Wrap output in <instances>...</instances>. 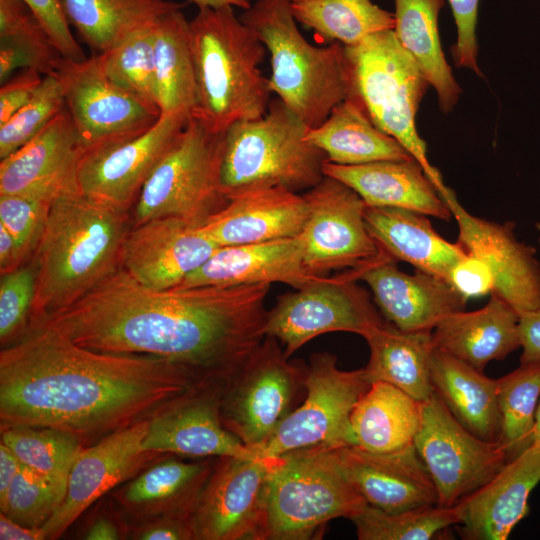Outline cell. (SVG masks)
<instances>
[{
    "label": "cell",
    "mask_w": 540,
    "mask_h": 540,
    "mask_svg": "<svg viewBox=\"0 0 540 540\" xmlns=\"http://www.w3.org/2000/svg\"><path fill=\"white\" fill-rule=\"evenodd\" d=\"M271 284L156 291L123 268L37 325L82 347L167 360L202 382L227 384L265 338Z\"/></svg>",
    "instance_id": "obj_1"
},
{
    "label": "cell",
    "mask_w": 540,
    "mask_h": 540,
    "mask_svg": "<svg viewBox=\"0 0 540 540\" xmlns=\"http://www.w3.org/2000/svg\"><path fill=\"white\" fill-rule=\"evenodd\" d=\"M200 381L167 360L75 344L36 325L0 353V427H50L84 440L151 418Z\"/></svg>",
    "instance_id": "obj_2"
},
{
    "label": "cell",
    "mask_w": 540,
    "mask_h": 540,
    "mask_svg": "<svg viewBox=\"0 0 540 540\" xmlns=\"http://www.w3.org/2000/svg\"><path fill=\"white\" fill-rule=\"evenodd\" d=\"M131 225L129 211L78 189L55 197L33 256L37 282L30 328L74 304L120 268Z\"/></svg>",
    "instance_id": "obj_3"
},
{
    "label": "cell",
    "mask_w": 540,
    "mask_h": 540,
    "mask_svg": "<svg viewBox=\"0 0 540 540\" xmlns=\"http://www.w3.org/2000/svg\"><path fill=\"white\" fill-rule=\"evenodd\" d=\"M189 26L197 84L192 115L225 132L236 121L265 114L272 91L259 65L266 48L233 7L198 8Z\"/></svg>",
    "instance_id": "obj_4"
},
{
    "label": "cell",
    "mask_w": 540,
    "mask_h": 540,
    "mask_svg": "<svg viewBox=\"0 0 540 540\" xmlns=\"http://www.w3.org/2000/svg\"><path fill=\"white\" fill-rule=\"evenodd\" d=\"M239 18L270 54L271 91L309 128L322 124L350 92L345 47L310 44L297 27L291 0H256Z\"/></svg>",
    "instance_id": "obj_5"
},
{
    "label": "cell",
    "mask_w": 540,
    "mask_h": 540,
    "mask_svg": "<svg viewBox=\"0 0 540 540\" xmlns=\"http://www.w3.org/2000/svg\"><path fill=\"white\" fill-rule=\"evenodd\" d=\"M309 127L280 98L262 116L225 131L222 188L229 196L252 188L309 190L325 176V153L306 140Z\"/></svg>",
    "instance_id": "obj_6"
},
{
    "label": "cell",
    "mask_w": 540,
    "mask_h": 540,
    "mask_svg": "<svg viewBox=\"0 0 540 540\" xmlns=\"http://www.w3.org/2000/svg\"><path fill=\"white\" fill-rule=\"evenodd\" d=\"M350 92L372 122L395 138L420 163L445 200L453 191L427 157V146L416 127V114L429 83L393 30L371 34L354 46H344ZM348 95V96H349Z\"/></svg>",
    "instance_id": "obj_7"
},
{
    "label": "cell",
    "mask_w": 540,
    "mask_h": 540,
    "mask_svg": "<svg viewBox=\"0 0 540 540\" xmlns=\"http://www.w3.org/2000/svg\"><path fill=\"white\" fill-rule=\"evenodd\" d=\"M365 505L346 479L335 449L287 453L269 478L261 540L312 539L331 520H350Z\"/></svg>",
    "instance_id": "obj_8"
},
{
    "label": "cell",
    "mask_w": 540,
    "mask_h": 540,
    "mask_svg": "<svg viewBox=\"0 0 540 540\" xmlns=\"http://www.w3.org/2000/svg\"><path fill=\"white\" fill-rule=\"evenodd\" d=\"M225 132L191 115L176 142L146 180L131 227L177 217L200 226L228 202L221 182Z\"/></svg>",
    "instance_id": "obj_9"
},
{
    "label": "cell",
    "mask_w": 540,
    "mask_h": 540,
    "mask_svg": "<svg viewBox=\"0 0 540 540\" xmlns=\"http://www.w3.org/2000/svg\"><path fill=\"white\" fill-rule=\"evenodd\" d=\"M307 366L289 360L281 344L265 336L225 387L220 416L223 426L259 454L305 391ZM260 455V454H259Z\"/></svg>",
    "instance_id": "obj_10"
},
{
    "label": "cell",
    "mask_w": 540,
    "mask_h": 540,
    "mask_svg": "<svg viewBox=\"0 0 540 540\" xmlns=\"http://www.w3.org/2000/svg\"><path fill=\"white\" fill-rule=\"evenodd\" d=\"M364 368L344 371L329 352L314 353L307 366L305 398L281 423L260 455L279 457L311 449L356 446L350 416L370 388Z\"/></svg>",
    "instance_id": "obj_11"
},
{
    "label": "cell",
    "mask_w": 540,
    "mask_h": 540,
    "mask_svg": "<svg viewBox=\"0 0 540 540\" xmlns=\"http://www.w3.org/2000/svg\"><path fill=\"white\" fill-rule=\"evenodd\" d=\"M344 271L277 297L267 312L265 335L275 338L287 357L313 338L329 332L364 337L385 322L372 296Z\"/></svg>",
    "instance_id": "obj_12"
},
{
    "label": "cell",
    "mask_w": 540,
    "mask_h": 540,
    "mask_svg": "<svg viewBox=\"0 0 540 540\" xmlns=\"http://www.w3.org/2000/svg\"><path fill=\"white\" fill-rule=\"evenodd\" d=\"M415 449L438 494V505L451 507L491 481L507 463L498 442L467 430L434 394L422 402Z\"/></svg>",
    "instance_id": "obj_13"
},
{
    "label": "cell",
    "mask_w": 540,
    "mask_h": 540,
    "mask_svg": "<svg viewBox=\"0 0 540 540\" xmlns=\"http://www.w3.org/2000/svg\"><path fill=\"white\" fill-rule=\"evenodd\" d=\"M51 75L62 87L83 151L139 135L161 116L158 106L112 83L97 53L82 60L61 56Z\"/></svg>",
    "instance_id": "obj_14"
},
{
    "label": "cell",
    "mask_w": 540,
    "mask_h": 540,
    "mask_svg": "<svg viewBox=\"0 0 540 540\" xmlns=\"http://www.w3.org/2000/svg\"><path fill=\"white\" fill-rule=\"evenodd\" d=\"M304 196L308 218L299 236L309 273H357L385 254L366 227V204L351 187L325 175Z\"/></svg>",
    "instance_id": "obj_15"
},
{
    "label": "cell",
    "mask_w": 540,
    "mask_h": 540,
    "mask_svg": "<svg viewBox=\"0 0 540 540\" xmlns=\"http://www.w3.org/2000/svg\"><path fill=\"white\" fill-rule=\"evenodd\" d=\"M280 456H223L190 515L194 540H261L269 478Z\"/></svg>",
    "instance_id": "obj_16"
},
{
    "label": "cell",
    "mask_w": 540,
    "mask_h": 540,
    "mask_svg": "<svg viewBox=\"0 0 540 540\" xmlns=\"http://www.w3.org/2000/svg\"><path fill=\"white\" fill-rule=\"evenodd\" d=\"M190 116L161 114L139 135L84 150L76 170L78 191L130 212L146 180L176 142Z\"/></svg>",
    "instance_id": "obj_17"
},
{
    "label": "cell",
    "mask_w": 540,
    "mask_h": 540,
    "mask_svg": "<svg viewBox=\"0 0 540 540\" xmlns=\"http://www.w3.org/2000/svg\"><path fill=\"white\" fill-rule=\"evenodd\" d=\"M149 419L116 430L81 450L65 497L41 527L43 539L59 538L101 496L167 455L143 449Z\"/></svg>",
    "instance_id": "obj_18"
},
{
    "label": "cell",
    "mask_w": 540,
    "mask_h": 540,
    "mask_svg": "<svg viewBox=\"0 0 540 540\" xmlns=\"http://www.w3.org/2000/svg\"><path fill=\"white\" fill-rule=\"evenodd\" d=\"M444 201L458 224L457 242L492 272L491 293L508 303L519 316L540 309V262L536 249L517 239L514 223H498L472 215L459 203L455 193Z\"/></svg>",
    "instance_id": "obj_19"
},
{
    "label": "cell",
    "mask_w": 540,
    "mask_h": 540,
    "mask_svg": "<svg viewBox=\"0 0 540 540\" xmlns=\"http://www.w3.org/2000/svg\"><path fill=\"white\" fill-rule=\"evenodd\" d=\"M227 384L202 383L149 419L143 449L190 457L258 456L222 424L220 405Z\"/></svg>",
    "instance_id": "obj_20"
},
{
    "label": "cell",
    "mask_w": 540,
    "mask_h": 540,
    "mask_svg": "<svg viewBox=\"0 0 540 540\" xmlns=\"http://www.w3.org/2000/svg\"><path fill=\"white\" fill-rule=\"evenodd\" d=\"M218 248L197 225L177 217L156 218L129 229L120 267L148 289L170 290Z\"/></svg>",
    "instance_id": "obj_21"
},
{
    "label": "cell",
    "mask_w": 540,
    "mask_h": 540,
    "mask_svg": "<svg viewBox=\"0 0 540 540\" xmlns=\"http://www.w3.org/2000/svg\"><path fill=\"white\" fill-rule=\"evenodd\" d=\"M388 254L357 272L370 288L382 317L404 331H432L447 315L465 310L467 299L447 280L398 269Z\"/></svg>",
    "instance_id": "obj_22"
},
{
    "label": "cell",
    "mask_w": 540,
    "mask_h": 540,
    "mask_svg": "<svg viewBox=\"0 0 540 540\" xmlns=\"http://www.w3.org/2000/svg\"><path fill=\"white\" fill-rule=\"evenodd\" d=\"M335 450L346 479L368 505L386 513L438 505L436 487L414 444L389 453L358 446Z\"/></svg>",
    "instance_id": "obj_23"
},
{
    "label": "cell",
    "mask_w": 540,
    "mask_h": 540,
    "mask_svg": "<svg viewBox=\"0 0 540 540\" xmlns=\"http://www.w3.org/2000/svg\"><path fill=\"white\" fill-rule=\"evenodd\" d=\"M308 218L304 194L283 187L237 192L206 219L200 231L219 247L261 243L299 236Z\"/></svg>",
    "instance_id": "obj_24"
},
{
    "label": "cell",
    "mask_w": 540,
    "mask_h": 540,
    "mask_svg": "<svg viewBox=\"0 0 540 540\" xmlns=\"http://www.w3.org/2000/svg\"><path fill=\"white\" fill-rule=\"evenodd\" d=\"M83 153L65 108L33 139L0 162V195L77 189L76 170Z\"/></svg>",
    "instance_id": "obj_25"
},
{
    "label": "cell",
    "mask_w": 540,
    "mask_h": 540,
    "mask_svg": "<svg viewBox=\"0 0 540 540\" xmlns=\"http://www.w3.org/2000/svg\"><path fill=\"white\" fill-rule=\"evenodd\" d=\"M303 263L300 236L261 243L219 247L174 289L284 283L294 289L321 279Z\"/></svg>",
    "instance_id": "obj_26"
},
{
    "label": "cell",
    "mask_w": 540,
    "mask_h": 540,
    "mask_svg": "<svg viewBox=\"0 0 540 540\" xmlns=\"http://www.w3.org/2000/svg\"><path fill=\"white\" fill-rule=\"evenodd\" d=\"M540 482V444L507 462L499 473L466 500L455 528L466 540H505L529 512V496Z\"/></svg>",
    "instance_id": "obj_27"
},
{
    "label": "cell",
    "mask_w": 540,
    "mask_h": 540,
    "mask_svg": "<svg viewBox=\"0 0 540 540\" xmlns=\"http://www.w3.org/2000/svg\"><path fill=\"white\" fill-rule=\"evenodd\" d=\"M162 457L113 496L132 525L157 517L190 518L216 461Z\"/></svg>",
    "instance_id": "obj_28"
},
{
    "label": "cell",
    "mask_w": 540,
    "mask_h": 540,
    "mask_svg": "<svg viewBox=\"0 0 540 540\" xmlns=\"http://www.w3.org/2000/svg\"><path fill=\"white\" fill-rule=\"evenodd\" d=\"M324 174L345 183L369 207H396L450 221L452 212L416 160L359 165L326 162Z\"/></svg>",
    "instance_id": "obj_29"
},
{
    "label": "cell",
    "mask_w": 540,
    "mask_h": 540,
    "mask_svg": "<svg viewBox=\"0 0 540 540\" xmlns=\"http://www.w3.org/2000/svg\"><path fill=\"white\" fill-rule=\"evenodd\" d=\"M520 316L503 299L491 293L482 308L460 310L433 328L432 343L470 366L483 371L488 363L505 359L521 347Z\"/></svg>",
    "instance_id": "obj_30"
},
{
    "label": "cell",
    "mask_w": 540,
    "mask_h": 540,
    "mask_svg": "<svg viewBox=\"0 0 540 540\" xmlns=\"http://www.w3.org/2000/svg\"><path fill=\"white\" fill-rule=\"evenodd\" d=\"M366 227L381 250L448 281L453 267L467 253L458 243L444 239L426 215L404 208L366 207Z\"/></svg>",
    "instance_id": "obj_31"
},
{
    "label": "cell",
    "mask_w": 540,
    "mask_h": 540,
    "mask_svg": "<svg viewBox=\"0 0 540 540\" xmlns=\"http://www.w3.org/2000/svg\"><path fill=\"white\" fill-rule=\"evenodd\" d=\"M305 138L335 164L416 160L400 142L372 122L353 95L337 104L322 124L309 128Z\"/></svg>",
    "instance_id": "obj_32"
},
{
    "label": "cell",
    "mask_w": 540,
    "mask_h": 540,
    "mask_svg": "<svg viewBox=\"0 0 540 540\" xmlns=\"http://www.w3.org/2000/svg\"><path fill=\"white\" fill-rule=\"evenodd\" d=\"M430 376L434 392L458 422L483 440L499 441L497 379L435 348Z\"/></svg>",
    "instance_id": "obj_33"
},
{
    "label": "cell",
    "mask_w": 540,
    "mask_h": 540,
    "mask_svg": "<svg viewBox=\"0 0 540 540\" xmlns=\"http://www.w3.org/2000/svg\"><path fill=\"white\" fill-rule=\"evenodd\" d=\"M431 332L404 331L385 320L366 334L370 357L364 370L370 383L392 384L420 402L429 399L434 394Z\"/></svg>",
    "instance_id": "obj_34"
},
{
    "label": "cell",
    "mask_w": 540,
    "mask_h": 540,
    "mask_svg": "<svg viewBox=\"0 0 540 540\" xmlns=\"http://www.w3.org/2000/svg\"><path fill=\"white\" fill-rule=\"evenodd\" d=\"M421 405L392 384L373 382L350 416L356 446L373 453H389L413 445Z\"/></svg>",
    "instance_id": "obj_35"
},
{
    "label": "cell",
    "mask_w": 540,
    "mask_h": 540,
    "mask_svg": "<svg viewBox=\"0 0 540 540\" xmlns=\"http://www.w3.org/2000/svg\"><path fill=\"white\" fill-rule=\"evenodd\" d=\"M444 4L445 0H394L393 31L435 89L439 109L447 114L457 104L462 90L441 47L438 17Z\"/></svg>",
    "instance_id": "obj_36"
},
{
    "label": "cell",
    "mask_w": 540,
    "mask_h": 540,
    "mask_svg": "<svg viewBox=\"0 0 540 540\" xmlns=\"http://www.w3.org/2000/svg\"><path fill=\"white\" fill-rule=\"evenodd\" d=\"M66 15L81 39L97 53L158 22L185 4L168 0H63Z\"/></svg>",
    "instance_id": "obj_37"
},
{
    "label": "cell",
    "mask_w": 540,
    "mask_h": 540,
    "mask_svg": "<svg viewBox=\"0 0 540 540\" xmlns=\"http://www.w3.org/2000/svg\"><path fill=\"white\" fill-rule=\"evenodd\" d=\"M157 104L161 114L192 115L197 106V84L189 21L182 9L164 15L154 39Z\"/></svg>",
    "instance_id": "obj_38"
},
{
    "label": "cell",
    "mask_w": 540,
    "mask_h": 540,
    "mask_svg": "<svg viewBox=\"0 0 540 540\" xmlns=\"http://www.w3.org/2000/svg\"><path fill=\"white\" fill-rule=\"evenodd\" d=\"M291 10L296 21L328 44L354 46L395 27L394 13L372 0H291Z\"/></svg>",
    "instance_id": "obj_39"
},
{
    "label": "cell",
    "mask_w": 540,
    "mask_h": 540,
    "mask_svg": "<svg viewBox=\"0 0 540 540\" xmlns=\"http://www.w3.org/2000/svg\"><path fill=\"white\" fill-rule=\"evenodd\" d=\"M1 442L63 500L72 466L84 448L77 435L50 427L14 426L1 430Z\"/></svg>",
    "instance_id": "obj_40"
},
{
    "label": "cell",
    "mask_w": 540,
    "mask_h": 540,
    "mask_svg": "<svg viewBox=\"0 0 540 540\" xmlns=\"http://www.w3.org/2000/svg\"><path fill=\"white\" fill-rule=\"evenodd\" d=\"M501 431L499 444L507 462L534 443L536 413L540 401V360L520 363L497 379Z\"/></svg>",
    "instance_id": "obj_41"
},
{
    "label": "cell",
    "mask_w": 540,
    "mask_h": 540,
    "mask_svg": "<svg viewBox=\"0 0 540 540\" xmlns=\"http://www.w3.org/2000/svg\"><path fill=\"white\" fill-rule=\"evenodd\" d=\"M466 500L451 507L427 506L386 513L365 505L350 520L359 540H430L463 520Z\"/></svg>",
    "instance_id": "obj_42"
},
{
    "label": "cell",
    "mask_w": 540,
    "mask_h": 540,
    "mask_svg": "<svg viewBox=\"0 0 540 540\" xmlns=\"http://www.w3.org/2000/svg\"><path fill=\"white\" fill-rule=\"evenodd\" d=\"M157 23L97 53L102 70L112 83L156 106L154 39Z\"/></svg>",
    "instance_id": "obj_43"
},
{
    "label": "cell",
    "mask_w": 540,
    "mask_h": 540,
    "mask_svg": "<svg viewBox=\"0 0 540 540\" xmlns=\"http://www.w3.org/2000/svg\"><path fill=\"white\" fill-rule=\"evenodd\" d=\"M62 87L54 75H45L35 96L0 125V160L40 133L63 109Z\"/></svg>",
    "instance_id": "obj_44"
},
{
    "label": "cell",
    "mask_w": 540,
    "mask_h": 540,
    "mask_svg": "<svg viewBox=\"0 0 540 540\" xmlns=\"http://www.w3.org/2000/svg\"><path fill=\"white\" fill-rule=\"evenodd\" d=\"M37 264L33 258L19 268L1 274L0 342L6 347L27 334L36 294Z\"/></svg>",
    "instance_id": "obj_45"
},
{
    "label": "cell",
    "mask_w": 540,
    "mask_h": 540,
    "mask_svg": "<svg viewBox=\"0 0 540 540\" xmlns=\"http://www.w3.org/2000/svg\"><path fill=\"white\" fill-rule=\"evenodd\" d=\"M61 502V497L45 479L22 465L0 498V509L24 527L41 528Z\"/></svg>",
    "instance_id": "obj_46"
},
{
    "label": "cell",
    "mask_w": 540,
    "mask_h": 540,
    "mask_svg": "<svg viewBox=\"0 0 540 540\" xmlns=\"http://www.w3.org/2000/svg\"><path fill=\"white\" fill-rule=\"evenodd\" d=\"M56 196L46 192L0 195V224L16 239L27 261L36 252Z\"/></svg>",
    "instance_id": "obj_47"
},
{
    "label": "cell",
    "mask_w": 540,
    "mask_h": 540,
    "mask_svg": "<svg viewBox=\"0 0 540 540\" xmlns=\"http://www.w3.org/2000/svg\"><path fill=\"white\" fill-rule=\"evenodd\" d=\"M0 43H8L32 54L43 75H51L61 57L47 33L22 0H0Z\"/></svg>",
    "instance_id": "obj_48"
},
{
    "label": "cell",
    "mask_w": 540,
    "mask_h": 540,
    "mask_svg": "<svg viewBox=\"0 0 540 540\" xmlns=\"http://www.w3.org/2000/svg\"><path fill=\"white\" fill-rule=\"evenodd\" d=\"M39 21L51 42L64 58H86L70 29L63 0H22Z\"/></svg>",
    "instance_id": "obj_49"
},
{
    "label": "cell",
    "mask_w": 540,
    "mask_h": 540,
    "mask_svg": "<svg viewBox=\"0 0 540 540\" xmlns=\"http://www.w3.org/2000/svg\"><path fill=\"white\" fill-rule=\"evenodd\" d=\"M479 1L448 0L457 28V39L451 47V55L456 67L466 68L484 78L477 61L476 27Z\"/></svg>",
    "instance_id": "obj_50"
},
{
    "label": "cell",
    "mask_w": 540,
    "mask_h": 540,
    "mask_svg": "<svg viewBox=\"0 0 540 540\" xmlns=\"http://www.w3.org/2000/svg\"><path fill=\"white\" fill-rule=\"evenodd\" d=\"M448 282L467 300L491 294L494 277L479 258L467 254L451 270Z\"/></svg>",
    "instance_id": "obj_51"
},
{
    "label": "cell",
    "mask_w": 540,
    "mask_h": 540,
    "mask_svg": "<svg viewBox=\"0 0 540 540\" xmlns=\"http://www.w3.org/2000/svg\"><path fill=\"white\" fill-rule=\"evenodd\" d=\"M44 75L35 69H22L0 89V125L25 106L42 85Z\"/></svg>",
    "instance_id": "obj_52"
},
{
    "label": "cell",
    "mask_w": 540,
    "mask_h": 540,
    "mask_svg": "<svg viewBox=\"0 0 540 540\" xmlns=\"http://www.w3.org/2000/svg\"><path fill=\"white\" fill-rule=\"evenodd\" d=\"M130 538L138 540H194L190 518L164 516L132 525Z\"/></svg>",
    "instance_id": "obj_53"
},
{
    "label": "cell",
    "mask_w": 540,
    "mask_h": 540,
    "mask_svg": "<svg viewBox=\"0 0 540 540\" xmlns=\"http://www.w3.org/2000/svg\"><path fill=\"white\" fill-rule=\"evenodd\" d=\"M519 331L522 349L520 363L540 360V309L520 316Z\"/></svg>",
    "instance_id": "obj_54"
},
{
    "label": "cell",
    "mask_w": 540,
    "mask_h": 540,
    "mask_svg": "<svg viewBox=\"0 0 540 540\" xmlns=\"http://www.w3.org/2000/svg\"><path fill=\"white\" fill-rule=\"evenodd\" d=\"M28 262L16 239L0 224V272L13 271Z\"/></svg>",
    "instance_id": "obj_55"
},
{
    "label": "cell",
    "mask_w": 540,
    "mask_h": 540,
    "mask_svg": "<svg viewBox=\"0 0 540 540\" xmlns=\"http://www.w3.org/2000/svg\"><path fill=\"white\" fill-rule=\"evenodd\" d=\"M22 467L12 450L0 443V498L3 497Z\"/></svg>",
    "instance_id": "obj_56"
},
{
    "label": "cell",
    "mask_w": 540,
    "mask_h": 540,
    "mask_svg": "<svg viewBox=\"0 0 540 540\" xmlns=\"http://www.w3.org/2000/svg\"><path fill=\"white\" fill-rule=\"evenodd\" d=\"M1 540H42L41 528H27L0 513Z\"/></svg>",
    "instance_id": "obj_57"
},
{
    "label": "cell",
    "mask_w": 540,
    "mask_h": 540,
    "mask_svg": "<svg viewBox=\"0 0 540 540\" xmlns=\"http://www.w3.org/2000/svg\"><path fill=\"white\" fill-rule=\"evenodd\" d=\"M86 540H118L121 538V529L108 517L97 518L87 529Z\"/></svg>",
    "instance_id": "obj_58"
},
{
    "label": "cell",
    "mask_w": 540,
    "mask_h": 540,
    "mask_svg": "<svg viewBox=\"0 0 540 540\" xmlns=\"http://www.w3.org/2000/svg\"><path fill=\"white\" fill-rule=\"evenodd\" d=\"M189 1L194 3L198 8H204V7L218 8V7H224V6H232V7H238L245 10V9H248L252 4L250 0H189Z\"/></svg>",
    "instance_id": "obj_59"
},
{
    "label": "cell",
    "mask_w": 540,
    "mask_h": 540,
    "mask_svg": "<svg viewBox=\"0 0 540 540\" xmlns=\"http://www.w3.org/2000/svg\"><path fill=\"white\" fill-rule=\"evenodd\" d=\"M540 444V401L536 413V423H535V433H534V443Z\"/></svg>",
    "instance_id": "obj_60"
},
{
    "label": "cell",
    "mask_w": 540,
    "mask_h": 540,
    "mask_svg": "<svg viewBox=\"0 0 540 540\" xmlns=\"http://www.w3.org/2000/svg\"><path fill=\"white\" fill-rule=\"evenodd\" d=\"M535 227H536V229H537V231H538V242H539V244H540V222H537V223L535 224Z\"/></svg>",
    "instance_id": "obj_61"
}]
</instances>
